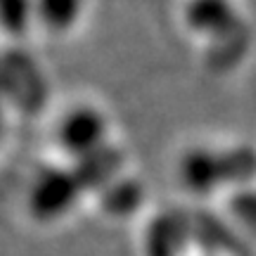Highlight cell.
<instances>
[{
  "label": "cell",
  "instance_id": "30bf717a",
  "mask_svg": "<svg viewBox=\"0 0 256 256\" xmlns=\"http://www.w3.org/2000/svg\"><path fill=\"white\" fill-rule=\"evenodd\" d=\"M0 130H2V119H0Z\"/></svg>",
  "mask_w": 256,
  "mask_h": 256
},
{
  "label": "cell",
  "instance_id": "ba28073f",
  "mask_svg": "<svg viewBox=\"0 0 256 256\" xmlns=\"http://www.w3.org/2000/svg\"><path fill=\"white\" fill-rule=\"evenodd\" d=\"M228 211L230 216L235 218V223H240L244 230L256 235V188L244 185L240 190L230 192Z\"/></svg>",
  "mask_w": 256,
  "mask_h": 256
},
{
  "label": "cell",
  "instance_id": "5b68a950",
  "mask_svg": "<svg viewBox=\"0 0 256 256\" xmlns=\"http://www.w3.org/2000/svg\"><path fill=\"white\" fill-rule=\"evenodd\" d=\"M86 0H34L36 26L52 36H66L81 24Z\"/></svg>",
  "mask_w": 256,
  "mask_h": 256
},
{
  "label": "cell",
  "instance_id": "9c48e42d",
  "mask_svg": "<svg viewBox=\"0 0 256 256\" xmlns=\"http://www.w3.org/2000/svg\"><path fill=\"white\" fill-rule=\"evenodd\" d=\"M5 88V60L0 57V92Z\"/></svg>",
  "mask_w": 256,
  "mask_h": 256
},
{
  "label": "cell",
  "instance_id": "7a4b0ae2",
  "mask_svg": "<svg viewBox=\"0 0 256 256\" xmlns=\"http://www.w3.org/2000/svg\"><path fill=\"white\" fill-rule=\"evenodd\" d=\"M86 192H92V188L78 164L66 162L64 166L48 168L28 190V214L40 223L60 220L76 209Z\"/></svg>",
  "mask_w": 256,
  "mask_h": 256
},
{
  "label": "cell",
  "instance_id": "277c9868",
  "mask_svg": "<svg viewBox=\"0 0 256 256\" xmlns=\"http://www.w3.org/2000/svg\"><path fill=\"white\" fill-rule=\"evenodd\" d=\"M190 235L192 220L183 211H162L145 230V256H183Z\"/></svg>",
  "mask_w": 256,
  "mask_h": 256
},
{
  "label": "cell",
  "instance_id": "3957f363",
  "mask_svg": "<svg viewBox=\"0 0 256 256\" xmlns=\"http://www.w3.org/2000/svg\"><path fill=\"white\" fill-rule=\"evenodd\" d=\"M55 145L69 164L100 154L112 145L110 116L95 104H74L57 119Z\"/></svg>",
  "mask_w": 256,
  "mask_h": 256
},
{
  "label": "cell",
  "instance_id": "52a82bcc",
  "mask_svg": "<svg viewBox=\"0 0 256 256\" xmlns=\"http://www.w3.org/2000/svg\"><path fill=\"white\" fill-rule=\"evenodd\" d=\"M36 26L34 0H0V31L8 38H24Z\"/></svg>",
  "mask_w": 256,
  "mask_h": 256
},
{
  "label": "cell",
  "instance_id": "8992f818",
  "mask_svg": "<svg viewBox=\"0 0 256 256\" xmlns=\"http://www.w3.org/2000/svg\"><path fill=\"white\" fill-rule=\"evenodd\" d=\"M142 197H145V190L136 178L116 176L100 190V206L104 214L121 218V216L133 214L142 204Z\"/></svg>",
  "mask_w": 256,
  "mask_h": 256
},
{
  "label": "cell",
  "instance_id": "6da1fadb",
  "mask_svg": "<svg viewBox=\"0 0 256 256\" xmlns=\"http://www.w3.org/2000/svg\"><path fill=\"white\" fill-rule=\"evenodd\" d=\"M180 183L194 194L220 188H244L256 176V152L249 147H194L178 166Z\"/></svg>",
  "mask_w": 256,
  "mask_h": 256
}]
</instances>
